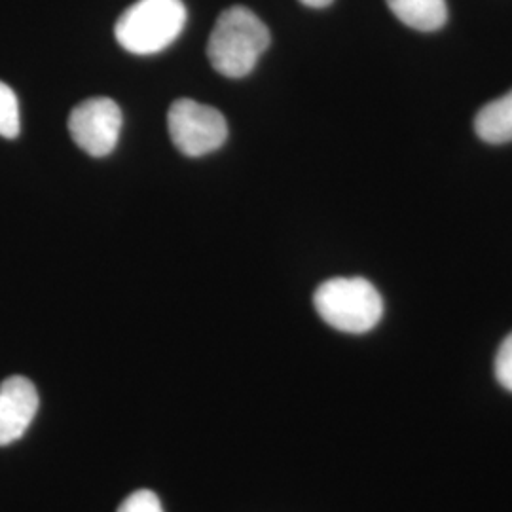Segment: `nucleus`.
<instances>
[{
	"instance_id": "7ed1b4c3",
	"label": "nucleus",
	"mask_w": 512,
	"mask_h": 512,
	"mask_svg": "<svg viewBox=\"0 0 512 512\" xmlns=\"http://www.w3.org/2000/svg\"><path fill=\"white\" fill-rule=\"evenodd\" d=\"M186 18L183 0H137L116 21L114 37L129 54H158L183 33Z\"/></svg>"
},
{
	"instance_id": "0eeeda50",
	"label": "nucleus",
	"mask_w": 512,
	"mask_h": 512,
	"mask_svg": "<svg viewBox=\"0 0 512 512\" xmlns=\"http://www.w3.org/2000/svg\"><path fill=\"white\" fill-rule=\"evenodd\" d=\"M385 2L399 21H403L404 25L421 33L439 31L448 19L446 0H385Z\"/></svg>"
},
{
	"instance_id": "1a4fd4ad",
	"label": "nucleus",
	"mask_w": 512,
	"mask_h": 512,
	"mask_svg": "<svg viewBox=\"0 0 512 512\" xmlns=\"http://www.w3.org/2000/svg\"><path fill=\"white\" fill-rule=\"evenodd\" d=\"M19 103L14 90L0 82V137L16 139L19 135Z\"/></svg>"
},
{
	"instance_id": "9d476101",
	"label": "nucleus",
	"mask_w": 512,
	"mask_h": 512,
	"mask_svg": "<svg viewBox=\"0 0 512 512\" xmlns=\"http://www.w3.org/2000/svg\"><path fill=\"white\" fill-rule=\"evenodd\" d=\"M495 378L499 384L512 393V332L497 349Z\"/></svg>"
},
{
	"instance_id": "423d86ee",
	"label": "nucleus",
	"mask_w": 512,
	"mask_h": 512,
	"mask_svg": "<svg viewBox=\"0 0 512 512\" xmlns=\"http://www.w3.org/2000/svg\"><path fill=\"white\" fill-rule=\"evenodd\" d=\"M38 391L25 376H10L0 384V446L21 439L38 412Z\"/></svg>"
},
{
	"instance_id": "f8f14e48",
	"label": "nucleus",
	"mask_w": 512,
	"mask_h": 512,
	"mask_svg": "<svg viewBox=\"0 0 512 512\" xmlns=\"http://www.w3.org/2000/svg\"><path fill=\"white\" fill-rule=\"evenodd\" d=\"M308 8H327L334 0H300Z\"/></svg>"
},
{
	"instance_id": "f03ea898",
	"label": "nucleus",
	"mask_w": 512,
	"mask_h": 512,
	"mask_svg": "<svg viewBox=\"0 0 512 512\" xmlns=\"http://www.w3.org/2000/svg\"><path fill=\"white\" fill-rule=\"evenodd\" d=\"M313 306L332 329L365 334L384 315V300L378 289L363 277H334L319 285Z\"/></svg>"
},
{
	"instance_id": "f257e3e1",
	"label": "nucleus",
	"mask_w": 512,
	"mask_h": 512,
	"mask_svg": "<svg viewBox=\"0 0 512 512\" xmlns=\"http://www.w3.org/2000/svg\"><path fill=\"white\" fill-rule=\"evenodd\" d=\"M270 46V31L245 6H232L220 14L207 44V57L217 73L243 78Z\"/></svg>"
},
{
	"instance_id": "6e6552de",
	"label": "nucleus",
	"mask_w": 512,
	"mask_h": 512,
	"mask_svg": "<svg viewBox=\"0 0 512 512\" xmlns=\"http://www.w3.org/2000/svg\"><path fill=\"white\" fill-rule=\"evenodd\" d=\"M475 131L490 145L512 143V90L476 114Z\"/></svg>"
},
{
	"instance_id": "9b49d317",
	"label": "nucleus",
	"mask_w": 512,
	"mask_h": 512,
	"mask_svg": "<svg viewBox=\"0 0 512 512\" xmlns=\"http://www.w3.org/2000/svg\"><path fill=\"white\" fill-rule=\"evenodd\" d=\"M118 512H164L160 497L150 490H139L128 495Z\"/></svg>"
},
{
	"instance_id": "20e7f679",
	"label": "nucleus",
	"mask_w": 512,
	"mask_h": 512,
	"mask_svg": "<svg viewBox=\"0 0 512 512\" xmlns=\"http://www.w3.org/2000/svg\"><path fill=\"white\" fill-rule=\"evenodd\" d=\"M167 128L173 145L190 158L211 154L228 139V124L222 112L194 99H177L169 107Z\"/></svg>"
},
{
	"instance_id": "39448f33",
	"label": "nucleus",
	"mask_w": 512,
	"mask_h": 512,
	"mask_svg": "<svg viewBox=\"0 0 512 512\" xmlns=\"http://www.w3.org/2000/svg\"><path fill=\"white\" fill-rule=\"evenodd\" d=\"M122 110L109 97H92L74 107L69 133L74 143L93 158L109 156L118 145Z\"/></svg>"
}]
</instances>
